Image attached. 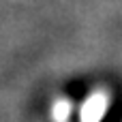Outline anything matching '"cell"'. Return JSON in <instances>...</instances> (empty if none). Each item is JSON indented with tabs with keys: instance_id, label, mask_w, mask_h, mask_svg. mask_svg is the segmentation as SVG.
<instances>
[{
	"instance_id": "obj_1",
	"label": "cell",
	"mask_w": 122,
	"mask_h": 122,
	"mask_svg": "<svg viewBox=\"0 0 122 122\" xmlns=\"http://www.w3.org/2000/svg\"><path fill=\"white\" fill-rule=\"evenodd\" d=\"M107 105H109V99H107V94H105L103 90L97 92V94H92V97L86 101L84 109H81L84 122H99V120H101V116L105 114Z\"/></svg>"
}]
</instances>
